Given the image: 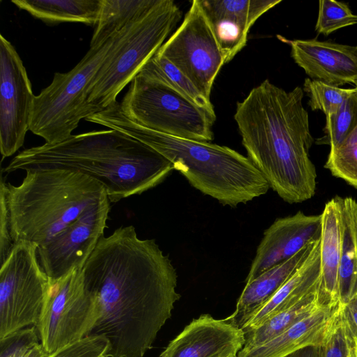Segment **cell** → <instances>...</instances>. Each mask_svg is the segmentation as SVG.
<instances>
[{
  "instance_id": "obj_6",
  "label": "cell",
  "mask_w": 357,
  "mask_h": 357,
  "mask_svg": "<svg viewBox=\"0 0 357 357\" xmlns=\"http://www.w3.org/2000/svg\"><path fill=\"white\" fill-rule=\"evenodd\" d=\"M181 16L172 0H159L125 29L89 85L86 98L91 115L117 102V96L158 52Z\"/></svg>"
},
{
  "instance_id": "obj_38",
  "label": "cell",
  "mask_w": 357,
  "mask_h": 357,
  "mask_svg": "<svg viewBox=\"0 0 357 357\" xmlns=\"http://www.w3.org/2000/svg\"><path fill=\"white\" fill-rule=\"evenodd\" d=\"M230 357H237V356H230Z\"/></svg>"
},
{
  "instance_id": "obj_22",
  "label": "cell",
  "mask_w": 357,
  "mask_h": 357,
  "mask_svg": "<svg viewBox=\"0 0 357 357\" xmlns=\"http://www.w3.org/2000/svg\"><path fill=\"white\" fill-rule=\"evenodd\" d=\"M342 222V252L338 291L341 305L357 294V202L340 197Z\"/></svg>"
},
{
  "instance_id": "obj_26",
  "label": "cell",
  "mask_w": 357,
  "mask_h": 357,
  "mask_svg": "<svg viewBox=\"0 0 357 357\" xmlns=\"http://www.w3.org/2000/svg\"><path fill=\"white\" fill-rule=\"evenodd\" d=\"M139 72L165 83L199 107L215 114L211 100L206 98L178 68L165 57L155 53Z\"/></svg>"
},
{
  "instance_id": "obj_5",
  "label": "cell",
  "mask_w": 357,
  "mask_h": 357,
  "mask_svg": "<svg viewBox=\"0 0 357 357\" xmlns=\"http://www.w3.org/2000/svg\"><path fill=\"white\" fill-rule=\"evenodd\" d=\"M106 198L101 183L69 170L29 169L19 185L0 181V202L15 245L29 243L38 248Z\"/></svg>"
},
{
  "instance_id": "obj_27",
  "label": "cell",
  "mask_w": 357,
  "mask_h": 357,
  "mask_svg": "<svg viewBox=\"0 0 357 357\" xmlns=\"http://www.w3.org/2000/svg\"><path fill=\"white\" fill-rule=\"evenodd\" d=\"M355 89V88H354ZM357 128V93L355 91L333 114L326 116L324 136L317 144L330 145L331 149L339 146Z\"/></svg>"
},
{
  "instance_id": "obj_13",
  "label": "cell",
  "mask_w": 357,
  "mask_h": 357,
  "mask_svg": "<svg viewBox=\"0 0 357 357\" xmlns=\"http://www.w3.org/2000/svg\"><path fill=\"white\" fill-rule=\"evenodd\" d=\"M110 211L108 198L95 204L73 222L37 248L40 267L52 280L82 269L104 236Z\"/></svg>"
},
{
  "instance_id": "obj_23",
  "label": "cell",
  "mask_w": 357,
  "mask_h": 357,
  "mask_svg": "<svg viewBox=\"0 0 357 357\" xmlns=\"http://www.w3.org/2000/svg\"><path fill=\"white\" fill-rule=\"evenodd\" d=\"M11 2L45 22H79L94 26L101 6V0H12Z\"/></svg>"
},
{
  "instance_id": "obj_33",
  "label": "cell",
  "mask_w": 357,
  "mask_h": 357,
  "mask_svg": "<svg viewBox=\"0 0 357 357\" xmlns=\"http://www.w3.org/2000/svg\"><path fill=\"white\" fill-rule=\"evenodd\" d=\"M109 349V341L104 335L92 334L56 350L49 357H103Z\"/></svg>"
},
{
  "instance_id": "obj_14",
  "label": "cell",
  "mask_w": 357,
  "mask_h": 357,
  "mask_svg": "<svg viewBox=\"0 0 357 357\" xmlns=\"http://www.w3.org/2000/svg\"><path fill=\"white\" fill-rule=\"evenodd\" d=\"M321 234V214L298 211L276 219L264 232L245 279L248 283L271 267L292 257Z\"/></svg>"
},
{
  "instance_id": "obj_25",
  "label": "cell",
  "mask_w": 357,
  "mask_h": 357,
  "mask_svg": "<svg viewBox=\"0 0 357 357\" xmlns=\"http://www.w3.org/2000/svg\"><path fill=\"white\" fill-rule=\"evenodd\" d=\"M319 289L312 290L291 307L278 312L261 325L245 333V344L241 351H248L277 337L294 324L315 311L319 301Z\"/></svg>"
},
{
  "instance_id": "obj_20",
  "label": "cell",
  "mask_w": 357,
  "mask_h": 357,
  "mask_svg": "<svg viewBox=\"0 0 357 357\" xmlns=\"http://www.w3.org/2000/svg\"><path fill=\"white\" fill-rule=\"evenodd\" d=\"M342 235L340 197L337 196L325 204L321 213L319 289V301L321 304L340 302L338 279Z\"/></svg>"
},
{
  "instance_id": "obj_32",
  "label": "cell",
  "mask_w": 357,
  "mask_h": 357,
  "mask_svg": "<svg viewBox=\"0 0 357 357\" xmlns=\"http://www.w3.org/2000/svg\"><path fill=\"white\" fill-rule=\"evenodd\" d=\"M321 347L322 357H354L355 344L343 321L341 310Z\"/></svg>"
},
{
  "instance_id": "obj_19",
  "label": "cell",
  "mask_w": 357,
  "mask_h": 357,
  "mask_svg": "<svg viewBox=\"0 0 357 357\" xmlns=\"http://www.w3.org/2000/svg\"><path fill=\"white\" fill-rule=\"evenodd\" d=\"M318 241L307 244L292 257L271 267L252 281L245 283L237 301L235 310L225 320L241 329L248 319L276 293L305 261Z\"/></svg>"
},
{
  "instance_id": "obj_4",
  "label": "cell",
  "mask_w": 357,
  "mask_h": 357,
  "mask_svg": "<svg viewBox=\"0 0 357 357\" xmlns=\"http://www.w3.org/2000/svg\"><path fill=\"white\" fill-rule=\"evenodd\" d=\"M151 147L169 160L195 189L232 208L265 195L269 185L251 160L226 146L176 137L130 119L119 102L86 119Z\"/></svg>"
},
{
  "instance_id": "obj_40",
  "label": "cell",
  "mask_w": 357,
  "mask_h": 357,
  "mask_svg": "<svg viewBox=\"0 0 357 357\" xmlns=\"http://www.w3.org/2000/svg\"><path fill=\"white\" fill-rule=\"evenodd\" d=\"M356 346H357V345H356Z\"/></svg>"
},
{
  "instance_id": "obj_18",
  "label": "cell",
  "mask_w": 357,
  "mask_h": 357,
  "mask_svg": "<svg viewBox=\"0 0 357 357\" xmlns=\"http://www.w3.org/2000/svg\"><path fill=\"white\" fill-rule=\"evenodd\" d=\"M341 307L340 302L322 304L277 337L250 350L240 351L237 357H283L309 345H321Z\"/></svg>"
},
{
  "instance_id": "obj_9",
  "label": "cell",
  "mask_w": 357,
  "mask_h": 357,
  "mask_svg": "<svg viewBox=\"0 0 357 357\" xmlns=\"http://www.w3.org/2000/svg\"><path fill=\"white\" fill-rule=\"evenodd\" d=\"M99 317V304L85 285L82 269H75L50 279L36 327L43 346L52 354L91 335Z\"/></svg>"
},
{
  "instance_id": "obj_36",
  "label": "cell",
  "mask_w": 357,
  "mask_h": 357,
  "mask_svg": "<svg viewBox=\"0 0 357 357\" xmlns=\"http://www.w3.org/2000/svg\"><path fill=\"white\" fill-rule=\"evenodd\" d=\"M354 357H357V346L355 345Z\"/></svg>"
},
{
  "instance_id": "obj_15",
  "label": "cell",
  "mask_w": 357,
  "mask_h": 357,
  "mask_svg": "<svg viewBox=\"0 0 357 357\" xmlns=\"http://www.w3.org/2000/svg\"><path fill=\"white\" fill-rule=\"evenodd\" d=\"M245 344L243 331L210 314L192 320L160 357H230L237 356Z\"/></svg>"
},
{
  "instance_id": "obj_8",
  "label": "cell",
  "mask_w": 357,
  "mask_h": 357,
  "mask_svg": "<svg viewBox=\"0 0 357 357\" xmlns=\"http://www.w3.org/2000/svg\"><path fill=\"white\" fill-rule=\"evenodd\" d=\"M119 105L130 119L151 130L202 142L213 138L215 114L140 72L131 81Z\"/></svg>"
},
{
  "instance_id": "obj_24",
  "label": "cell",
  "mask_w": 357,
  "mask_h": 357,
  "mask_svg": "<svg viewBox=\"0 0 357 357\" xmlns=\"http://www.w3.org/2000/svg\"><path fill=\"white\" fill-rule=\"evenodd\" d=\"M159 0H101L90 47L104 43L145 15Z\"/></svg>"
},
{
  "instance_id": "obj_3",
  "label": "cell",
  "mask_w": 357,
  "mask_h": 357,
  "mask_svg": "<svg viewBox=\"0 0 357 357\" xmlns=\"http://www.w3.org/2000/svg\"><path fill=\"white\" fill-rule=\"evenodd\" d=\"M64 169L101 183L110 202L140 195L161 183L172 163L148 145L109 129L72 135L66 139L26 149L2 169Z\"/></svg>"
},
{
  "instance_id": "obj_39",
  "label": "cell",
  "mask_w": 357,
  "mask_h": 357,
  "mask_svg": "<svg viewBox=\"0 0 357 357\" xmlns=\"http://www.w3.org/2000/svg\"><path fill=\"white\" fill-rule=\"evenodd\" d=\"M103 357H107L106 356H103Z\"/></svg>"
},
{
  "instance_id": "obj_2",
  "label": "cell",
  "mask_w": 357,
  "mask_h": 357,
  "mask_svg": "<svg viewBox=\"0 0 357 357\" xmlns=\"http://www.w3.org/2000/svg\"><path fill=\"white\" fill-rule=\"evenodd\" d=\"M303 98L300 86L286 91L266 79L237 103L234 114L247 157L289 204L311 199L317 185L309 155L314 139Z\"/></svg>"
},
{
  "instance_id": "obj_34",
  "label": "cell",
  "mask_w": 357,
  "mask_h": 357,
  "mask_svg": "<svg viewBox=\"0 0 357 357\" xmlns=\"http://www.w3.org/2000/svg\"><path fill=\"white\" fill-rule=\"evenodd\" d=\"M341 305L343 321L355 345H357V294L347 303Z\"/></svg>"
},
{
  "instance_id": "obj_37",
  "label": "cell",
  "mask_w": 357,
  "mask_h": 357,
  "mask_svg": "<svg viewBox=\"0 0 357 357\" xmlns=\"http://www.w3.org/2000/svg\"><path fill=\"white\" fill-rule=\"evenodd\" d=\"M356 87H355V89H356V92L357 93V80L356 81V82L354 83Z\"/></svg>"
},
{
  "instance_id": "obj_1",
  "label": "cell",
  "mask_w": 357,
  "mask_h": 357,
  "mask_svg": "<svg viewBox=\"0 0 357 357\" xmlns=\"http://www.w3.org/2000/svg\"><path fill=\"white\" fill-rule=\"evenodd\" d=\"M82 275L100 307L91 335L108 340L107 357H143L181 297L169 255L134 226H121L100 238Z\"/></svg>"
},
{
  "instance_id": "obj_28",
  "label": "cell",
  "mask_w": 357,
  "mask_h": 357,
  "mask_svg": "<svg viewBox=\"0 0 357 357\" xmlns=\"http://www.w3.org/2000/svg\"><path fill=\"white\" fill-rule=\"evenodd\" d=\"M325 168L357 189V128L339 146L330 150Z\"/></svg>"
},
{
  "instance_id": "obj_7",
  "label": "cell",
  "mask_w": 357,
  "mask_h": 357,
  "mask_svg": "<svg viewBox=\"0 0 357 357\" xmlns=\"http://www.w3.org/2000/svg\"><path fill=\"white\" fill-rule=\"evenodd\" d=\"M126 27L104 43L90 47L70 71L54 73L50 84L34 97L31 132L45 143L56 144L70 137L80 121L91 115L86 98L89 85Z\"/></svg>"
},
{
  "instance_id": "obj_29",
  "label": "cell",
  "mask_w": 357,
  "mask_h": 357,
  "mask_svg": "<svg viewBox=\"0 0 357 357\" xmlns=\"http://www.w3.org/2000/svg\"><path fill=\"white\" fill-rule=\"evenodd\" d=\"M309 97L311 109L321 110L326 116L335 113L355 89H342L306 78L303 89Z\"/></svg>"
},
{
  "instance_id": "obj_10",
  "label": "cell",
  "mask_w": 357,
  "mask_h": 357,
  "mask_svg": "<svg viewBox=\"0 0 357 357\" xmlns=\"http://www.w3.org/2000/svg\"><path fill=\"white\" fill-rule=\"evenodd\" d=\"M38 247L15 245L0 268V339L36 326L50 279L40 266Z\"/></svg>"
},
{
  "instance_id": "obj_35",
  "label": "cell",
  "mask_w": 357,
  "mask_h": 357,
  "mask_svg": "<svg viewBox=\"0 0 357 357\" xmlns=\"http://www.w3.org/2000/svg\"><path fill=\"white\" fill-rule=\"evenodd\" d=\"M283 357H322L321 345H309Z\"/></svg>"
},
{
  "instance_id": "obj_17",
  "label": "cell",
  "mask_w": 357,
  "mask_h": 357,
  "mask_svg": "<svg viewBox=\"0 0 357 357\" xmlns=\"http://www.w3.org/2000/svg\"><path fill=\"white\" fill-rule=\"evenodd\" d=\"M225 63L246 45L250 27L281 0H199Z\"/></svg>"
},
{
  "instance_id": "obj_12",
  "label": "cell",
  "mask_w": 357,
  "mask_h": 357,
  "mask_svg": "<svg viewBox=\"0 0 357 357\" xmlns=\"http://www.w3.org/2000/svg\"><path fill=\"white\" fill-rule=\"evenodd\" d=\"M35 95L26 70L13 45L0 35V151L2 158L21 148Z\"/></svg>"
},
{
  "instance_id": "obj_30",
  "label": "cell",
  "mask_w": 357,
  "mask_h": 357,
  "mask_svg": "<svg viewBox=\"0 0 357 357\" xmlns=\"http://www.w3.org/2000/svg\"><path fill=\"white\" fill-rule=\"evenodd\" d=\"M35 326L0 339V357H49Z\"/></svg>"
},
{
  "instance_id": "obj_16",
  "label": "cell",
  "mask_w": 357,
  "mask_h": 357,
  "mask_svg": "<svg viewBox=\"0 0 357 357\" xmlns=\"http://www.w3.org/2000/svg\"><path fill=\"white\" fill-rule=\"evenodd\" d=\"M278 37L290 45L294 61L312 79L337 87L357 80V45Z\"/></svg>"
},
{
  "instance_id": "obj_11",
  "label": "cell",
  "mask_w": 357,
  "mask_h": 357,
  "mask_svg": "<svg viewBox=\"0 0 357 357\" xmlns=\"http://www.w3.org/2000/svg\"><path fill=\"white\" fill-rule=\"evenodd\" d=\"M178 68L208 99L213 82L226 63L199 0H194L171 37L156 52Z\"/></svg>"
},
{
  "instance_id": "obj_21",
  "label": "cell",
  "mask_w": 357,
  "mask_h": 357,
  "mask_svg": "<svg viewBox=\"0 0 357 357\" xmlns=\"http://www.w3.org/2000/svg\"><path fill=\"white\" fill-rule=\"evenodd\" d=\"M320 275L319 239L305 261L241 329L244 333L252 331L274 314L298 303L306 294L319 287Z\"/></svg>"
},
{
  "instance_id": "obj_31",
  "label": "cell",
  "mask_w": 357,
  "mask_h": 357,
  "mask_svg": "<svg viewBox=\"0 0 357 357\" xmlns=\"http://www.w3.org/2000/svg\"><path fill=\"white\" fill-rule=\"evenodd\" d=\"M357 24V15L348 5L335 0H320L315 31L328 36L333 31Z\"/></svg>"
}]
</instances>
